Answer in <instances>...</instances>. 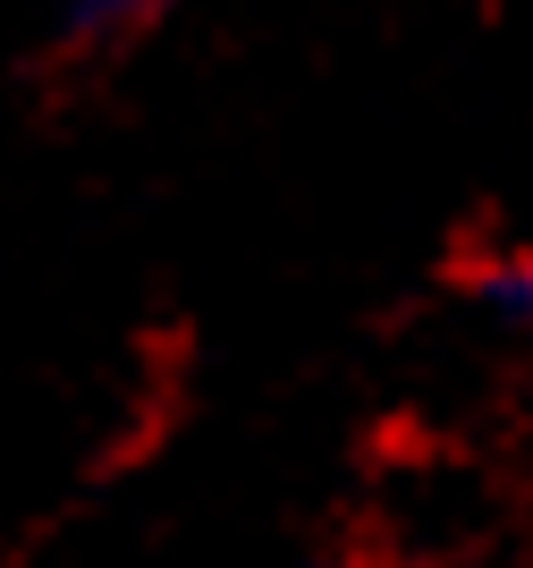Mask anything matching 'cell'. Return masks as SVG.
Returning <instances> with one entry per match:
<instances>
[{
    "label": "cell",
    "instance_id": "6da1fadb",
    "mask_svg": "<svg viewBox=\"0 0 533 568\" xmlns=\"http://www.w3.org/2000/svg\"><path fill=\"white\" fill-rule=\"evenodd\" d=\"M195 0H43V51L60 77H102L153 51Z\"/></svg>",
    "mask_w": 533,
    "mask_h": 568
},
{
    "label": "cell",
    "instance_id": "7a4b0ae2",
    "mask_svg": "<svg viewBox=\"0 0 533 568\" xmlns=\"http://www.w3.org/2000/svg\"><path fill=\"white\" fill-rule=\"evenodd\" d=\"M449 281H458L500 332L533 339V237H491V246L449 263Z\"/></svg>",
    "mask_w": 533,
    "mask_h": 568
}]
</instances>
